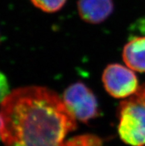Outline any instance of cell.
Segmentation results:
<instances>
[{
  "mask_svg": "<svg viewBox=\"0 0 145 146\" xmlns=\"http://www.w3.org/2000/svg\"><path fill=\"white\" fill-rule=\"evenodd\" d=\"M64 146H102V141L95 135L85 134L73 137L64 142Z\"/></svg>",
  "mask_w": 145,
  "mask_h": 146,
  "instance_id": "obj_7",
  "label": "cell"
},
{
  "mask_svg": "<svg viewBox=\"0 0 145 146\" xmlns=\"http://www.w3.org/2000/svg\"><path fill=\"white\" fill-rule=\"evenodd\" d=\"M79 17L89 24H100L112 14L114 10L113 0H78Z\"/></svg>",
  "mask_w": 145,
  "mask_h": 146,
  "instance_id": "obj_5",
  "label": "cell"
},
{
  "mask_svg": "<svg viewBox=\"0 0 145 146\" xmlns=\"http://www.w3.org/2000/svg\"><path fill=\"white\" fill-rule=\"evenodd\" d=\"M118 131L124 143L145 146V83L120 103Z\"/></svg>",
  "mask_w": 145,
  "mask_h": 146,
  "instance_id": "obj_2",
  "label": "cell"
},
{
  "mask_svg": "<svg viewBox=\"0 0 145 146\" xmlns=\"http://www.w3.org/2000/svg\"><path fill=\"white\" fill-rule=\"evenodd\" d=\"M2 127H3V119H2V115H1V113H0V134H1Z\"/></svg>",
  "mask_w": 145,
  "mask_h": 146,
  "instance_id": "obj_10",
  "label": "cell"
},
{
  "mask_svg": "<svg viewBox=\"0 0 145 146\" xmlns=\"http://www.w3.org/2000/svg\"><path fill=\"white\" fill-rule=\"evenodd\" d=\"M62 101L68 111L79 121L87 122L100 114L97 99L85 84H72L63 94Z\"/></svg>",
  "mask_w": 145,
  "mask_h": 146,
  "instance_id": "obj_3",
  "label": "cell"
},
{
  "mask_svg": "<svg viewBox=\"0 0 145 146\" xmlns=\"http://www.w3.org/2000/svg\"><path fill=\"white\" fill-rule=\"evenodd\" d=\"M122 58L125 65L131 70L145 72V36H136L124 47Z\"/></svg>",
  "mask_w": 145,
  "mask_h": 146,
  "instance_id": "obj_6",
  "label": "cell"
},
{
  "mask_svg": "<svg viewBox=\"0 0 145 146\" xmlns=\"http://www.w3.org/2000/svg\"><path fill=\"white\" fill-rule=\"evenodd\" d=\"M33 5L46 13H55L60 11L67 0H30Z\"/></svg>",
  "mask_w": 145,
  "mask_h": 146,
  "instance_id": "obj_8",
  "label": "cell"
},
{
  "mask_svg": "<svg viewBox=\"0 0 145 146\" xmlns=\"http://www.w3.org/2000/svg\"><path fill=\"white\" fill-rule=\"evenodd\" d=\"M10 94L9 85L6 76L0 71V104Z\"/></svg>",
  "mask_w": 145,
  "mask_h": 146,
  "instance_id": "obj_9",
  "label": "cell"
},
{
  "mask_svg": "<svg viewBox=\"0 0 145 146\" xmlns=\"http://www.w3.org/2000/svg\"><path fill=\"white\" fill-rule=\"evenodd\" d=\"M0 113L4 146H62L77 125L62 99L41 86L12 91L1 103Z\"/></svg>",
  "mask_w": 145,
  "mask_h": 146,
  "instance_id": "obj_1",
  "label": "cell"
},
{
  "mask_svg": "<svg viewBox=\"0 0 145 146\" xmlns=\"http://www.w3.org/2000/svg\"><path fill=\"white\" fill-rule=\"evenodd\" d=\"M102 82L105 89L116 99H126L137 91L138 78L135 73L120 64H110L102 74Z\"/></svg>",
  "mask_w": 145,
  "mask_h": 146,
  "instance_id": "obj_4",
  "label": "cell"
}]
</instances>
